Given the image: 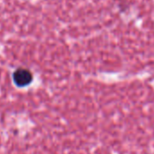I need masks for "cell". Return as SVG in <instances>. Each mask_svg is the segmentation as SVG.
<instances>
[{"mask_svg":"<svg viewBox=\"0 0 154 154\" xmlns=\"http://www.w3.org/2000/svg\"><path fill=\"white\" fill-rule=\"evenodd\" d=\"M12 79L16 86L19 88H23L32 84L34 77H33V73L28 69L18 68L13 72Z\"/></svg>","mask_w":154,"mask_h":154,"instance_id":"cell-1","label":"cell"}]
</instances>
